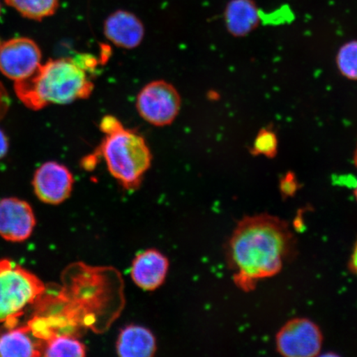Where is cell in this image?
<instances>
[{"label":"cell","instance_id":"cell-3","mask_svg":"<svg viewBox=\"0 0 357 357\" xmlns=\"http://www.w3.org/2000/svg\"><path fill=\"white\" fill-rule=\"evenodd\" d=\"M93 88L87 70L70 58L49 60L29 77L15 83L16 96L33 110L86 99Z\"/></svg>","mask_w":357,"mask_h":357},{"label":"cell","instance_id":"cell-19","mask_svg":"<svg viewBox=\"0 0 357 357\" xmlns=\"http://www.w3.org/2000/svg\"><path fill=\"white\" fill-rule=\"evenodd\" d=\"M278 151V138L271 128H262L258 132L253 142L251 153L254 155H265L274 158Z\"/></svg>","mask_w":357,"mask_h":357},{"label":"cell","instance_id":"cell-12","mask_svg":"<svg viewBox=\"0 0 357 357\" xmlns=\"http://www.w3.org/2000/svg\"><path fill=\"white\" fill-rule=\"evenodd\" d=\"M169 261L155 249L146 250L134 258L131 268L133 282L142 289L153 291L166 280Z\"/></svg>","mask_w":357,"mask_h":357},{"label":"cell","instance_id":"cell-17","mask_svg":"<svg viewBox=\"0 0 357 357\" xmlns=\"http://www.w3.org/2000/svg\"><path fill=\"white\" fill-rule=\"evenodd\" d=\"M22 17L41 21L51 17L59 8L60 0H4Z\"/></svg>","mask_w":357,"mask_h":357},{"label":"cell","instance_id":"cell-8","mask_svg":"<svg viewBox=\"0 0 357 357\" xmlns=\"http://www.w3.org/2000/svg\"><path fill=\"white\" fill-rule=\"evenodd\" d=\"M41 61V49L33 39L16 38L0 43V71L15 82L32 75Z\"/></svg>","mask_w":357,"mask_h":357},{"label":"cell","instance_id":"cell-15","mask_svg":"<svg viewBox=\"0 0 357 357\" xmlns=\"http://www.w3.org/2000/svg\"><path fill=\"white\" fill-rule=\"evenodd\" d=\"M29 328H13L0 335V357L42 356L40 347L31 337Z\"/></svg>","mask_w":357,"mask_h":357},{"label":"cell","instance_id":"cell-10","mask_svg":"<svg viewBox=\"0 0 357 357\" xmlns=\"http://www.w3.org/2000/svg\"><path fill=\"white\" fill-rule=\"evenodd\" d=\"M36 216L31 205L24 199H0V236L8 242L22 243L32 236Z\"/></svg>","mask_w":357,"mask_h":357},{"label":"cell","instance_id":"cell-21","mask_svg":"<svg viewBox=\"0 0 357 357\" xmlns=\"http://www.w3.org/2000/svg\"><path fill=\"white\" fill-rule=\"evenodd\" d=\"M8 147H10V144H8V137L6 133L0 129V160L7 155Z\"/></svg>","mask_w":357,"mask_h":357},{"label":"cell","instance_id":"cell-1","mask_svg":"<svg viewBox=\"0 0 357 357\" xmlns=\"http://www.w3.org/2000/svg\"><path fill=\"white\" fill-rule=\"evenodd\" d=\"M288 223L271 214L245 217L231 234L227 259L234 280L243 291H252L261 280L282 270L294 250Z\"/></svg>","mask_w":357,"mask_h":357},{"label":"cell","instance_id":"cell-20","mask_svg":"<svg viewBox=\"0 0 357 357\" xmlns=\"http://www.w3.org/2000/svg\"><path fill=\"white\" fill-rule=\"evenodd\" d=\"M10 106V98L3 84L0 82V120L6 115Z\"/></svg>","mask_w":357,"mask_h":357},{"label":"cell","instance_id":"cell-23","mask_svg":"<svg viewBox=\"0 0 357 357\" xmlns=\"http://www.w3.org/2000/svg\"><path fill=\"white\" fill-rule=\"evenodd\" d=\"M354 160L355 166L357 168V145H356V149L355 150Z\"/></svg>","mask_w":357,"mask_h":357},{"label":"cell","instance_id":"cell-9","mask_svg":"<svg viewBox=\"0 0 357 357\" xmlns=\"http://www.w3.org/2000/svg\"><path fill=\"white\" fill-rule=\"evenodd\" d=\"M74 185V177L64 165L47 162L35 172L33 187L36 196L42 202L56 205L70 197Z\"/></svg>","mask_w":357,"mask_h":357},{"label":"cell","instance_id":"cell-25","mask_svg":"<svg viewBox=\"0 0 357 357\" xmlns=\"http://www.w3.org/2000/svg\"><path fill=\"white\" fill-rule=\"evenodd\" d=\"M0 15H1V4H0Z\"/></svg>","mask_w":357,"mask_h":357},{"label":"cell","instance_id":"cell-13","mask_svg":"<svg viewBox=\"0 0 357 357\" xmlns=\"http://www.w3.org/2000/svg\"><path fill=\"white\" fill-rule=\"evenodd\" d=\"M156 341L149 329L129 325L120 333L116 351L122 357H151L155 355Z\"/></svg>","mask_w":357,"mask_h":357},{"label":"cell","instance_id":"cell-16","mask_svg":"<svg viewBox=\"0 0 357 357\" xmlns=\"http://www.w3.org/2000/svg\"><path fill=\"white\" fill-rule=\"evenodd\" d=\"M42 352L47 357H83L86 355V348L73 335L58 334L46 340Z\"/></svg>","mask_w":357,"mask_h":357},{"label":"cell","instance_id":"cell-2","mask_svg":"<svg viewBox=\"0 0 357 357\" xmlns=\"http://www.w3.org/2000/svg\"><path fill=\"white\" fill-rule=\"evenodd\" d=\"M75 268L78 272H75L73 298L63 296L67 307L79 327L100 332L113 322L121 310V306L113 305V301H123L121 278L112 268L82 264Z\"/></svg>","mask_w":357,"mask_h":357},{"label":"cell","instance_id":"cell-4","mask_svg":"<svg viewBox=\"0 0 357 357\" xmlns=\"http://www.w3.org/2000/svg\"><path fill=\"white\" fill-rule=\"evenodd\" d=\"M100 128L105 134L100 151L112 176L125 189L137 188L153 160L144 138L111 116L102 120Z\"/></svg>","mask_w":357,"mask_h":357},{"label":"cell","instance_id":"cell-14","mask_svg":"<svg viewBox=\"0 0 357 357\" xmlns=\"http://www.w3.org/2000/svg\"><path fill=\"white\" fill-rule=\"evenodd\" d=\"M227 30L235 37H245L260 22L258 8L252 0H231L225 13Z\"/></svg>","mask_w":357,"mask_h":357},{"label":"cell","instance_id":"cell-18","mask_svg":"<svg viewBox=\"0 0 357 357\" xmlns=\"http://www.w3.org/2000/svg\"><path fill=\"white\" fill-rule=\"evenodd\" d=\"M337 65L343 77L357 80V41L348 42L339 49Z\"/></svg>","mask_w":357,"mask_h":357},{"label":"cell","instance_id":"cell-5","mask_svg":"<svg viewBox=\"0 0 357 357\" xmlns=\"http://www.w3.org/2000/svg\"><path fill=\"white\" fill-rule=\"evenodd\" d=\"M46 291L41 280L10 259L0 260V324L13 323Z\"/></svg>","mask_w":357,"mask_h":357},{"label":"cell","instance_id":"cell-6","mask_svg":"<svg viewBox=\"0 0 357 357\" xmlns=\"http://www.w3.org/2000/svg\"><path fill=\"white\" fill-rule=\"evenodd\" d=\"M138 114L147 123L156 127L167 126L175 120L180 112V93L172 84L164 80L147 84L138 93Z\"/></svg>","mask_w":357,"mask_h":357},{"label":"cell","instance_id":"cell-11","mask_svg":"<svg viewBox=\"0 0 357 357\" xmlns=\"http://www.w3.org/2000/svg\"><path fill=\"white\" fill-rule=\"evenodd\" d=\"M107 39L115 46L124 49L136 48L144 38L142 22L131 12L118 10L107 17L104 24Z\"/></svg>","mask_w":357,"mask_h":357},{"label":"cell","instance_id":"cell-7","mask_svg":"<svg viewBox=\"0 0 357 357\" xmlns=\"http://www.w3.org/2000/svg\"><path fill=\"white\" fill-rule=\"evenodd\" d=\"M324 336L320 328L306 318L290 319L275 337L276 351L287 357H314L322 350Z\"/></svg>","mask_w":357,"mask_h":357},{"label":"cell","instance_id":"cell-24","mask_svg":"<svg viewBox=\"0 0 357 357\" xmlns=\"http://www.w3.org/2000/svg\"><path fill=\"white\" fill-rule=\"evenodd\" d=\"M354 195H355V197H356V201H357V183H356V188H355V190H354Z\"/></svg>","mask_w":357,"mask_h":357},{"label":"cell","instance_id":"cell-22","mask_svg":"<svg viewBox=\"0 0 357 357\" xmlns=\"http://www.w3.org/2000/svg\"><path fill=\"white\" fill-rule=\"evenodd\" d=\"M349 268L352 273L357 275V240L354 245V251H352L351 253Z\"/></svg>","mask_w":357,"mask_h":357}]
</instances>
